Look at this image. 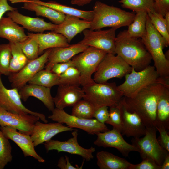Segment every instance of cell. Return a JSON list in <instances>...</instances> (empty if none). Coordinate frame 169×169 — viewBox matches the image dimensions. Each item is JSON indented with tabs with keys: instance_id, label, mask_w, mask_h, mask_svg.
Returning <instances> with one entry per match:
<instances>
[{
	"instance_id": "cell-1",
	"label": "cell",
	"mask_w": 169,
	"mask_h": 169,
	"mask_svg": "<svg viewBox=\"0 0 169 169\" xmlns=\"http://www.w3.org/2000/svg\"><path fill=\"white\" fill-rule=\"evenodd\" d=\"M167 84H169V77H159L155 82L142 89L134 97L123 96L122 99L128 110L138 114L146 128L156 127L158 97Z\"/></svg>"
},
{
	"instance_id": "cell-2",
	"label": "cell",
	"mask_w": 169,
	"mask_h": 169,
	"mask_svg": "<svg viewBox=\"0 0 169 169\" xmlns=\"http://www.w3.org/2000/svg\"><path fill=\"white\" fill-rule=\"evenodd\" d=\"M115 53L137 71L150 65L152 60L141 39L130 37L126 30L120 32L116 37Z\"/></svg>"
},
{
	"instance_id": "cell-3",
	"label": "cell",
	"mask_w": 169,
	"mask_h": 169,
	"mask_svg": "<svg viewBox=\"0 0 169 169\" xmlns=\"http://www.w3.org/2000/svg\"><path fill=\"white\" fill-rule=\"evenodd\" d=\"M93 16L90 29L92 30L111 27L117 29L128 26L133 21L136 13L128 12L100 1L95 3Z\"/></svg>"
},
{
	"instance_id": "cell-4",
	"label": "cell",
	"mask_w": 169,
	"mask_h": 169,
	"mask_svg": "<svg viewBox=\"0 0 169 169\" xmlns=\"http://www.w3.org/2000/svg\"><path fill=\"white\" fill-rule=\"evenodd\" d=\"M141 40L150 54L154 63V66L159 76L169 77V60L163 51L165 47L169 46L153 27L148 16L146 33Z\"/></svg>"
},
{
	"instance_id": "cell-5",
	"label": "cell",
	"mask_w": 169,
	"mask_h": 169,
	"mask_svg": "<svg viewBox=\"0 0 169 169\" xmlns=\"http://www.w3.org/2000/svg\"><path fill=\"white\" fill-rule=\"evenodd\" d=\"M83 99L90 102L95 110L106 106H117L123 97L115 82L98 83L95 81L82 86Z\"/></svg>"
},
{
	"instance_id": "cell-6",
	"label": "cell",
	"mask_w": 169,
	"mask_h": 169,
	"mask_svg": "<svg viewBox=\"0 0 169 169\" xmlns=\"http://www.w3.org/2000/svg\"><path fill=\"white\" fill-rule=\"evenodd\" d=\"M106 54L101 50L89 46L71 59L74 66L80 72V82L82 86L94 82L92 75Z\"/></svg>"
},
{
	"instance_id": "cell-7",
	"label": "cell",
	"mask_w": 169,
	"mask_h": 169,
	"mask_svg": "<svg viewBox=\"0 0 169 169\" xmlns=\"http://www.w3.org/2000/svg\"><path fill=\"white\" fill-rule=\"evenodd\" d=\"M159 77L154 66L150 65L139 71L132 68L131 72L125 76V81L117 88L123 96L133 98L142 89L155 82Z\"/></svg>"
},
{
	"instance_id": "cell-8",
	"label": "cell",
	"mask_w": 169,
	"mask_h": 169,
	"mask_svg": "<svg viewBox=\"0 0 169 169\" xmlns=\"http://www.w3.org/2000/svg\"><path fill=\"white\" fill-rule=\"evenodd\" d=\"M132 69L119 55L107 53L94 73L93 80L103 83L113 78L121 79L130 73Z\"/></svg>"
},
{
	"instance_id": "cell-9",
	"label": "cell",
	"mask_w": 169,
	"mask_h": 169,
	"mask_svg": "<svg viewBox=\"0 0 169 169\" xmlns=\"http://www.w3.org/2000/svg\"><path fill=\"white\" fill-rule=\"evenodd\" d=\"M156 127L146 128L145 134L142 138H133L132 144L139 150L142 159L149 158L161 166L166 155L169 153L160 145L156 136Z\"/></svg>"
},
{
	"instance_id": "cell-10",
	"label": "cell",
	"mask_w": 169,
	"mask_h": 169,
	"mask_svg": "<svg viewBox=\"0 0 169 169\" xmlns=\"http://www.w3.org/2000/svg\"><path fill=\"white\" fill-rule=\"evenodd\" d=\"M52 114L48 118L58 123H64L69 127L82 129L88 134L96 135L109 130L105 124L102 123L96 119H85L79 118L66 113L64 109L55 108L51 111Z\"/></svg>"
},
{
	"instance_id": "cell-11",
	"label": "cell",
	"mask_w": 169,
	"mask_h": 169,
	"mask_svg": "<svg viewBox=\"0 0 169 169\" xmlns=\"http://www.w3.org/2000/svg\"><path fill=\"white\" fill-rule=\"evenodd\" d=\"M0 73V108L14 114L21 115L31 114L37 116L44 123H48L42 113L32 111L22 103L18 89L7 88L3 84Z\"/></svg>"
},
{
	"instance_id": "cell-12",
	"label": "cell",
	"mask_w": 169,
	"mask_h": 169,
	"mask_svg": "<svg viewBox=\"0 0 169 169\" xmlns=\"http://www.w3.org/2000/svg\"><path fill=\"white\" fill-rule=\"evenodd\" d=\"M116 28L106 30H92L86 29L82 32L84 36L80 42L88 46L103 51L107 53L115 54V40Z\"/></svg>"
},
{
	"instance_id": "cell-13",
	"label": "cell",
	"mask_w": 169,
	"mask_h": 169,
	"mask_svg": "<svg viewBox=\"0 0 169 169\" xmlns=\"http://www.w3.org/2000/svg\"><path fill=\"white\" fill-rule=\"evenodd\" d=\"M51 49H47L40 56L30 61L18 72L10 74L8 76V79L12 88L19 90L28 83L36 73L43 69Z\"/></svg>"
},
{
	"instance_id": "cell-14",
	"label": "cell",
	"mask_w": 169,
	"mask_h": 169,
	"mask_svg": "<svg viewBox=\"0 0 169 169\" xmlns=\"http://www.w3.org/2000/svg\"><path fill=\"white\" fill-rule=\"evenodd\" d=\"M72 137L67 141H61L51 139L44 143L47 152L52 150H56L58 153L64 152L81 156L85 160L89 161L93 159V154L95 148L92 146L86 149L83 147L78 143L77 140L78 131L75 130L72 133Z\"/></svg>"
},
{
	"instance_id": "cell-15",
	"label": "cell",
	"mask_w": 169,
	"mask_h": 169,
	"mask_svg": "<svg viewBox=\"0 0 169 169\" xmlns=\"http://www.w3.org/2000/svg\"><path fill=\"white\" fill-rule=\"evenodd\" d=\"M96 135L97 139L94 144L98 146L116 148L126 157L128 156L131 151L139 152V150L136 146L127 142L123 138L121 133L114 128L98 133Z\"/></svg>"
},
{
	"instance_id": "cell-16",
	"label": "cell",
	"mask_w": 169,
	"mask_h": 169,
	"mask_svg": "<svg viewBox=\"0 0 169 169\" xmlns=\"http://www.w3.org/2000/svg\"><path fill=\"white\" fill-rule=\"evenodd\" d=\"M39 117L31 114L21 115L9 112L0 108V126H9L30 135Z\"/></svg>"
},
{
	"instance_id": "cell-17",
	"label": "cell",
	"mask_w": 169,
	"mask_h": 169,
	"mask_svg": "<svg viewBox=\"0 0 169 169\" xmlns=\"http://www.w3.org/2000/svg\"><path fill=\"white\" fill-rule=\"evenodd\" d=\"M121 100L118 106L120 110L123 127L122 135L128 137L132 136L133 138H140L144 136L146 127L140 117L135 112L128 110Z\"/></svg>"
},
{
	"instance_id": "cell-18",
	"label": "cell",
	"mask_w": 169,
	"mask_h": 169,
	"mask_svg": "<svg viewBox=\"0 0 169 169\" xmlns=\"http://www.w3.org/2000/svg\"><path fill=\"white\" fill-rule=\"evenodd\" d=\"M73 130V128L64 125L63 123H42L38 120L34 124L30 136L35 147L49 141L58 134Z\"/></svg>"
},
{
	"instance_id": "cell-19",
	"label": "cell",
	"mask_w": 169,
	"mask_h": 169,
	"mask_svg": "<svg viewBox=\"0 0 169 169\" xmlns=\"http://www.w3.org/2000/svg\"><path fill=\"white\" fill-rule=\"evenodd\" d=\"M0 130L6 138L19 147L25 157L30 156L39 162H45V160L36 151L30 135L18 132L16 129L9 126H0Z\"/></svg>"
},
{
	"instance_id": "cell-20",
	"label": "cell",
	"mask_w": 169,
	"mask_h": 169,
	"mask_svg": "<svg viewBox=\"0 0 169 169\" xmlns=\"http://www.w3.org/2000/svg\"><path fill=\"white\" fill-rule=\"evenodd\" d=\"M84 93L79 86L68 85H58L57 93L53 101L56 108L64 109L68 107H73L81 100Z\"/></svg>"
},
{
	"instance_id": "cell-21",
	"label": "cell",
	"mask_w": 169,
	"mask_h": 169,
	"mask_svg": "<svg viewBox=\"0 0 169 169\" xmlns=\"http://www.w3.org/2000/svg\"><path fill=\"white\" fill-rule=\"evenodd\" d=\"M8 17L28 30L43 33L46 30L53 31L57 25L47 22L42 18L25 16L19 13L17 9L6 13Z\"/></svg>"
},
{
	"instance_id": "cell-22",
	"label": "cell",
	"mask_w": 169,
	"mask_h": 169,
	"mask_svg": "<svg viewBox=\"0 0 169 169\" xmlns=\"http://www.w3.org/2000/svg\"><path fill=\"white\" fill-rule=\"evenodd\" d=\"M90 26L91 21L75 16L66 15L64 21L57 25L53 31L64 36L69 43L76 35L86 29H90Z\"/></svg>"
},
{
	"instance_id": "cell-23",
	"label": "cell",
	"mask_w": 169,
	"mask_h": 169,
	"mask_svg": "<svg viewBox=\"0 0 169 169\" xmlns=\"http://www.w3.org/2000/svg\"><path fill=\"white\" fill-rule=\"evenodd\" d=\"M88 46L79 42L76 44L70 45L66 47L52 48L44 68L45 69L50 70L54 64L69 61Z\"/></svg>"
},
{
	"instance_id": "cell-24",
	"label": "cell",
	"mask_w": 169,
	"mask_h": 169,
	"mask_svg": "<svg viewBox=\"0 0 169 169\" xmlns=\"http://www.w3.org/2000/svg\"><path fill=\"white\" fill-rule=\"evenodd\" d=\"M50 90L51 88L29 84L18 90L21 100L25 102L30 97H34L40 100L49 111H52L55 108Z\"/></svg>"
},
{
	"instance_id": "cell-25",
	"label": "cell",
	"mask_w": 169,
	"mask_h": 169,
	"mask_svg": "<svg viewBox=\"0 0 169 169\" xmlns=\"http://www.w3.org/2000/svg\"><path fill=\"white\" fill-rule=\"evenodd\" d=\"M28 36L35 39L39 46V55L46 49L50 48L65 47L70 45L67 38L62 35L54 31L46 33H28Z\"/></svg>"
},
{
	"instance_id": "cell-26",
	"label": "cell",
	"mask_w": 169,
	"mask_h": 169,
	"mask_svg": "<svg viewBox=\"0 0 169 169\" xmlns=\"http://www.w3.org/2000/svg\"><path fill=\"white\" fill-rule=\"evenodd\" d=\"M12 3H23L22 8L34 11L38 16L45 17L57 25L64 20L66 15L47 6L40 5L27 0H8Z\"/></svg>"
},
{
	"instance_id": "cell-27",
	"label": "cell",
	"mask_w": 169,
	"mask_h": 169,
	"mask_svg": "<svg viewBox=\"0 0 169 169\" xmlns=\"http://www.w3.org/2000/svg\"><path fill=\"white\" fill-rule=\"evenodd\" d=\"M28 37L23 27L19 26L8 17L2 18L0 20V38L9 42H20Z\"/></svg>"
},
{
	"instance_id": "cell-28",
	"label": "cell",
	"mask_w": 169,
	"mask_h": 169,
	"mask_svg": "<svg viewBox=\"0 0 169 169\" xmlns=\"http://www.w3.org/2000/svg\"><path fill=\"white\" fill-rule=\"evenodd\" d=\"M169 130V84H165L158 100L156 127Z\"/></svg>"
},
{
	"instance_id": "cell-29",
	"label": "cell",
	"mask_w": 169,
	"mask_h": 169,
	"mask_svg": "<svg viewBox=\"0 0 169 169\" xmlns=\"http://www.w3.org/2000/svg\"><path fill=\"white\" fill-rule=\"evenodd\" d=\"M96 157L97 165L100 169H130L132 164L125 158L106 151L98 152Z\"/></svg>"
},
{
	"instance_id": "cell-30",
	"label": "cell",
	"mask_w": 169,
	"mask_h": 169,
	"mask_svg": "<svg viewBox=\"0 0 169 169\" xmlns=\"http://www.w3.org/2000/svg\"><path fill=\"white\" fill-rule=\"evenodd\" d=\"M28 0L49 7L65 15L75 16L81 19L89 21H91L93 18V10L84 11L79 10L53 1L44 2L40 0Z\"/></svg>"
},
{
	"instance_id": "cell-31",
	"label": "cell",
	"mask_w": 169,
	"mask_h": 169,
	"mask_svg": "<svg viewBox=\"0 0 169 169\" xmlns=\"http://www.w3.org/2000/svg\"><path fill=\"white\" fill-rule=\"evenodd\" d=\"M135 13L134 20L128 26L126 32L128 35L131 37L141 38L146 32L147 13L144 11H137Z\"/></svg>"
},
{
	"instance_id": "cell-32",
	"label": "cell",
	"mask_w": 169,
	"mask_h": 169,
	"mask_svg": "<svg viewBox=\"0 0 169 169\" xmlns=\"http://www.w3.org/2000/svg\"><path fill=\"white\" fill-rule=\"evenodd\" d=\"M9 43L11 46L12 53L9 68V74L18 72L30 61L23 52L19 42Z\"/></svg>"
},
{
	"instance_id": "cell-33",
	"label": "cell",
	"mask_w": 169,
	"mask_h": 169,
	"mask_svg": "<svg viewBox=\"0 0 169 169\" xmlns=\"http://www.w3.org/2000/svg\"><path fill=\"white\" fill-rule=\"evenodd\" d=\"M59 79V76L51 70L42 69L36 73L28 83L51 88L58 85Z\"/></svg>"
},
{
	"instance_id": "cell-34",
	"label": "cell",
	"mask_w": 169,
	"mask_h": 169,
	"mask_svg": "<svg viewBox=\"0 0 169 169\" xmlns=\"http://www.w3.org/2000/svg\"><path fill=\"white\" fill-rule=\"evenodd\" d=\"M122 7L136 12L144 11L147 13L156 12L154 0H120Z\"/></svg>"
},
{
	"instance_id": "cell-35",
	"label": "cell",
	"mask_w": 169,
	"mask_h": 169,
	"mask_svg": "<svg viewBox=\"0 0 169 169\" xmlns=\"http://www.w3.org/2000/svg\"><path fill=\"white\" fill-rule=\"evenodd\" d=\"M147 15L153 27L169 46V27L167 26L164 17L156 12L148 13Z\"/></svg>"
},
{
	"instance_id": "cell-36",
	"label": "cell",
	"mask_w": 169,
	"mask_h": 169,
	"mask_svg": "<svg viewBox=\"0 0 169 169\" xmlns=\"http://www.w3.org/2000/svg\"><path fill=\"white\" fill-rule=\"evenodd\" d=\"M95 110L90 102L81 99L73 106L71 115L81 118L92 119Z\"/></svg>"
},
{
	"instance_id": "cell-37",
	"label": "cell",
	"mask_w": 169,
	"mask_h": 169,
	"mask_svg": "<svg viewBox=\"0 0 169 169\" xmlns=\"http://www.w3.org/2000/svg\"><path fill=\"white\" fill-rule=\"evenodd\" d=\"M8 139L0 130V169H3L12 160V147Z\"/></svg>"
},
{
	"instance_id": "cell-38",
	"label": "cell",
	"mask_w": 169,
	"mask_h": 169,
	"mask_svg": "<svg viewBox=\"0 0 169 169\" xmlns=\"http://www.w3.org/2000/svg\"><path fill=\"white\" fill-rule=\"evenodd\" d=\"M59 85L79 86L80 73L78 69L75 66H71L60 75L58 85Z\"/></svg>"
},
{
	"instance_id": "cell-39",
	"label": "cell",
	"mask_w": 169,
	"mask_h": 169,
	"mask_svg": "<svg viewBox=\"0 0 169 169\" xmlns=\"http://www.w3.org/2000/svg\"><path fill=\"white\" fill-rule=\"evenodd\" d=\"M19 43L23 52L29 61L39 57L38 44L35 39L28 37Z\"/></svg>"
},
{
	"instance_id": "cell-40",
	"label": "cell",
	"mask_w": 169,
	"mask_h": 169,
	"mask_svg": "<svg viewBox=\"0 0 169 169\" xmlns=\"http://www.w3.org/2000/svg\"><path fill=\"white\" fill-rule=\"evenodd\" d=\"M12 57L11 49L9 42L0 44V73L8 76L9 68Z\"/></svg>"
},
{
	"instance_id": "cell-41",
	"label": "cell",
	"mask_w": 169,
	"mask_h": 169,
	"mask_svg": "<svg viewBox=\"0 0 169 169\" xmlns=\"http://www.w3.org/2000/svg\"><path fill=\"white\" fill-rule=\"evenodd\" d=\"M105 123L109 124L121 133L123 129V125L120 109L118 106L110 107L109 116Z\"/></svg>"
},
{
	"instance_id": "cell-42",
	"label": "cell",
	"mask_w": 169,
	"mask_h": 169,
	"mask_svg": "<svg viewBox=\"0 0 169 169\" xmlns=\"http://www.w3.org/2000/svg\"><path fill=\"white\" fill-rule=\"evenodd\" d=\"M142 160L140 163L132 164L130 169H161V166L158 165L152 159L146 158Z\"/></svg>"
},
{
	"instance_id": "cell-43",
	"label": "cell",
	"mask_w": 169,
	"mask_h": 169,
	"mask_svg": "<svg viewBox=\"0 0 169 169\" xmlns=\"http://www.w3.org/2000/svg\"><path fill=\"white\" fill-rule=\"evenodd\" d=\"M160 135L158 141L161 146L169 152V134L168 131L162 127H156Z\"/></svg>"
},
{
	"instance_id": "cell-44",
	"label": "cell",
	"mask_w": 169,
	"mask_h": 169,
	"mask_svg": "<svg viewBox=\"0 0 169 169\" xmlns=\"http://www.w3.org/2000/svg\"><path fill=\"white\" fill-rule=\"evenodd\" d=\"M71 66H74L71 59L67 62L54 64L52 66L50 70L53 73L59 76Z\"/></svg>"
},
{
	"instance_id": "cell-45",
	"label": "cell",
	"mask_w": 169,
	"mask_h": 169,
	"mask_svg": "<svg viewBox=\"0 0 169 169\" xmlns=\"http://www.w3.org/2000/svg\"><path fill=\"white\" fill-rule=\"evenodd\" d=\"M108 108V107L106 106L98 108L95 110L93 115V117L95 118L100 122L105 124L109 116Z\"/></svg>"
},
{
	"instance_id": "cell-46",
	"label": "cell",
	"mask_w": 169,
	"mask_h": 169,
	"mask_svg": "<svg viewBox=\"0 0 169 169\" xmlns=\"http://www.w3.org/2000/svg\"><path fill=\"white\" fill-rule=\"evenodd\" d=\"M156 12L163 17L169 12V0H154Z\"/></svg>"
},
{
	"instance_id": "cell-47",
	"label": "cell",
	"mask_w": 169,
	"mask_h": 169,
	"mask_svg": "<svg viewBox=\"0 0 169 169\" xmlns=\"http://www.w3.org/2000/svg\"><path fill=\"white\" fill-rule=\"evenodd\" d=\"M84 163V161H83L80 167L78 165L74 166L70 162L69 157L65 155L64 157L62 156L60 157L57 166L61 169H81L82 168Z\"/></svg>"
},
{
	"instance_id": "cell-48",
	"label": "cell",
	"mask_w": 169,
	"mask_h": 169,
	"mask_svg": "<svg viewBox=\"0 0 169 169\" xmlns=\"http://www.w3.org/2000/svg\"><path fill=\"white\" fill-rule=\"evenodd\" d=\"M7 0H0V20L6 12L17 9L10 6L8 4Z\"/></svg>"
},
{
	"instance_id": "cell-49",
	"label": "cell",
	"mask_w": 169,
	"mask_h": 169,
	"mask_svg": "<svg viewBox=\"0 0 169 169\" xmlns=\"http://www.w3.org/2000/svg\"><path fill=\"white\" fill-rule=\"evenodd\" d=\"M93 0H71V3L79 6H83L89 3Z\"/></svg>"
},
{
	"instance_id": "cell-50",
	"label": "cell",
	"mask_w": 169,
	"mask_h": 169,
	"mask_svg": "<svg viewBox=\"0 0 169 169\" xmlns=\"http://www.w3.org/2000/svg\"><path fill=\"white\" fill-rule=\"evenodd\" d=\"M169 169V153L166 156L161 166V169Z\"/></svg>"
}]
</instances>
